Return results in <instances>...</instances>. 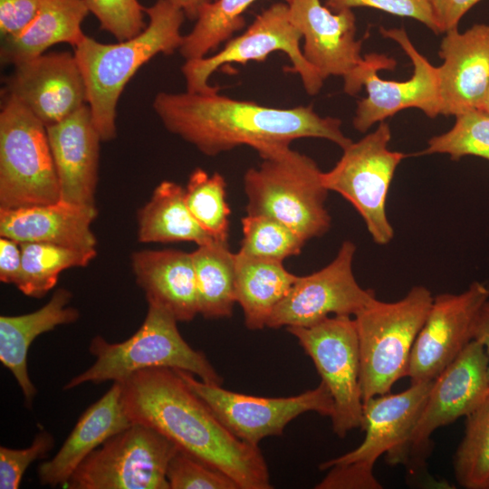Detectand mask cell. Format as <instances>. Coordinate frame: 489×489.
Listing matches in <instances>:
<instances>
[{
	"instance_id": "8fae6325",
	"label": "cell",
	"mask_w": 489,
	"mask_h": 489,
	"mask_svg": "<svg viewBox=\"0 0 489 489\" xmlns=\"http://www.w3.org/2000/svg\"><path fill=\"white\" fill-rule=\"evenodd\" d=\"M489 355L473 340L433 381L424 408L405 446L389 465H404L411 474L426 466L431 436L476 409L489 395Z\"/></svg>"
},
{
	"instance_id": "7a4b0ae2",
	"label": "cell",
	"mask_w": 489,
	"mask_h": 489,
	"mask_svg": "<svg viewBox=\"0 0 489 489\" xmlns=\"http://www.w3.org/2000/svg\"><path fill=\"white\" fill-rule=\"evenodd\" d=\"M120 382L132 423L157 430L177 448L227 475L239 489L272 488L259 447L235 436L176 369H146Z\"/></svg>"
},
{
	"instance_id": "d6986e66",
	"label": "cell",
	"mask_w": 489,
	"mask_h": 489,
	"mask_svg": "<svg viewBox=\"0 0 489 489\" xmlns=\"http://www.w3.org/2000/svg\"><path fill=\"white\" fill-rule=\"evenodd\" d=\"M290 18L303 39L306 61L325 80L345 79L363 62V40L356 39V17L352 9L332 12L320 0H291Z\"/></svg>"
},
{
	"instance_id": "ffe728a7",
	"label": "cell",
	"mask_w": 489,
	"mask_h": 489,
	"mask_svg": "<svg viewBox=\"0 0 489 489\" xmlns=\"http://www.w3.org/2000/svg\"><path fill=\"white\" fill-rule=\"evenodd\" d=\"M438 54L444 60L437 67L441 114L479 110L489 86V24L446 31Z\"/></svg>"
},
{
	"instance_id": "44dd1931",
	"label": "cell",
	"mask_w": 489,
	"mask_h": 489,
	"mask_svg": "<svg viewBox=\"0 0 489 489\" xmlns=\"http://www.w3.org/2000/svg\"><path fill=\"white\" fill-rule=\"evenodd\" d=\"M60 199L95 206L101 138L86 104L61 122L46 127Z\"/></svg>"
},
{
	"instance_id": "e575fe53",
	"label": "cell",
	"mask_w": 489,
	"mask_h": 489,
	"mask_svg": "<svg viewBox=\"0 0 489 489\" xmlns=\"http://www.w3.org/2000/svg\"><path fill=\"white\" fill-rule=\"evenodd\" d=\"M437 153L447 154L453 160L475 156L489 161V113L472 110L456 115L452 129L432 137L417 155Z\"/></svg>"
},
{
	"instance_id": "277c9868",
	"label": "cell",
	"mask_w": 489,
	"mask_h": 489,
	"mask_svg": "<svg viewBox=\"0 0 489 489\" xmlns=\"http://www.w3.org/2000/svg\"><path fill=\"white\" fill-rule=\"evenodd\" d=\"M148 304L143 323L129 339L112 343L97 335L91 340L89 350L94 363L69 380L63 390L90 382L123 381L150 368L186 370L206 383L222 385V378L206 356L183 339L174 315L159 304Z\"/></svg>"
},
{
	"instance_id": "9a60e30c",
	"label": "cell",
	"mask_w": 489,
	"mask_h": 489,
	"mask_svg": "<svg viewBox=\"0 0 489 489\" xmlns=\"http://www.w3.org/2000/svg\"><path fill=\"white\" fill-rule=\"evenodd\" d=\"M355 253V244L346 240L328 265L298 276L273 310L266 327H309L331 315L354 316L368 305L376 295L373 290L362 288L354 276Z\"/></svg>"
},
{
	"instance_id": "ab89813d",
	"label": "cell",
	"mask_w": 489,
	"mask_h": 489,
	"mask_svg": "<svg viewBox=\"0 0 489 489\" xmlns=\"http://www.w3.org/2000/svg\"><path fill=\"white\" fill-rule=\"evenodd\" d=\"M317 489H381L373 469L351 463L331 466Z\"/></svg>"
},
{
	"instance_id": "7bdbcfd3",
	"label": "cell",
	"mask_w": 489,
	"mask_h": 489,
	"mask_svg": "<svg viewBox=\"0 0 489 489\" xmlns=\"http://www.w3.org/2000/svg\"><path fill=\"white\" fill-rule=\"evenodd\" d=\"M22 268V250L20 243L0 237V280L4 283L16 284Z\"/></svg>"
},
{
	"instance_id": "d590c367",
	"label": "cell",
	"mask_w": 489,
	"mask_h": 489,
	"mask_svg": "<svg viewBox=\"0 0 489 489\" xmlns=\"http://www.w3.org/2000/svg\"><path fill=\"white\" fill-rule=\"evenodd\" d=\"M167 480L169 489H239L227 475L179 448L168 463Z\"/></svg>"
},
{
	"instance_id": "8d00e7d4",
	"label": "cell",
	"mask_w": 489,
	"mask_h": 489,
	"mask_svg": "<svg viewBox=\"0 0 489 489\" xmlns=\"http://www.w3.org/2000/svg\"><path fill=\"white\" fill-rule=\"evenodd\" d=\"M102 30L119 42L130 39L147 25L145 7L139 0H85Z\"/></svg>"
},
{
	"instance_id": "cb8c5ba5",
	"label": "cell",
	"mask_w": 489,
	"mask_h": 489,
	"mask_svg": "<svg viewBox=\"0 0 489 489\" xmlns=\"http://www.w3.org/2000/svg\"><path fill=\"white\" fill-rule=\"evenodd\" d=\"M132 269L148 302L167 309L177 321H190L198 313L191 253L180 250H142L133 253Z\"/></svg>"
},
{
	"instance_id": "7dc6e473",
	"label": "cell",
	"mask_w": 489,
	"mask_h": 489,
	"mask_svg": "<svg viewBox=\"0 0 489 489\" xmlns=\"http://www.w3.org/2000/svg\"><path fill=\"white\" fill-rule=\"evenodd\" d=\"M487 489H489V484H488V487H487Z\"/></svg>"
},
{
	"instance_id": "74e56055",
	"label": "cell",
	"mask_w": 489,
	"mask_h": 489,
	"mask_svg": "<svg viewBox=\"0 0 489 489\" xmlns=\"http://www.w3.org/2000/svg\"><path fill=\"white\" fill-rule=\"evenodd\" d=\"M54 446V437L45 430L38 432L28 447L0 446V488L17 489L31 464L46 457Z\"/></svg>"
},
{
	"instance_id": "3957f363",
	"label": "cell",
	"mask_w": 489,
	"mask_h": 489,
	"mask_svg": "<svg viewBox=\"0 0 489 489\" xmlns=\"http://www.w3.org/2000/svg\"><path fill=\"white\" fill-rule=\"evenodd\" d=\"M145 13L149 23L130 39L102 43L86 35L73 48L86 86L87 105L102 141L116 137L117 104L131 77L157 54H173L182 43L180 29L186 16L180 8L157 0Z\"/></svg>"
},
{
	"instance_id": "e0dca14e",
	"label": "cell",
	"mask_w": 489,
	"mask_h": 489,
	"mask_svg": "<svg viewBox=\"0 0 489 489\" xmlns=\"http://www.w3.org/2000/svg\"><path fill=\"white\" fill-rule=\"evenodd\" d=\"M2 94L22 103L45 127L87 104L85 82L74 53L55 52L14 65Z\"/></svg>"
},
{
	"instance_id": "f6af8a7d",
	"label": "cell",
	"mask_w": 489,
	"mask_h": 489,
	"mask_svg": "<svg viewBox=\"0 0 489 489\" xmlns=\"http://www.w3.org/2000/svg\"><path fill=\"white\" fill-rule=\"evenodd\" d=\"M180 8L186 18L197 20L200 9L214 0H165Z\"/></svg>"
},
{
	"instance_id": "b9f144b4",
	"label": "cell",
	"mask_w": 489,
	"mask_h": 489,
	"mask_svg": "<svg viewBox=\"0 0 489 489\" xmlns=\"http://www.w3.org/2000/svg\"><path fill=\"white\" fill-rule=\"evenodd\" d=\"M482 0H430L440 33L455 28L462 17Z\"/></svg>"
},
{
	"instance_id": "5b68a950",
	"label": "cell",
	"mask_w": 489,
	"mask_h": 489,
	"mask_svg": "<svg viewBox=\"0 0 489 489\" xmlns=\"http://www.w3.org/2000/svg\"><path fill=\"white\" fill-rule=\"evenodd\" d=\"M260 157V166L244 176L247 214L274 218L306 242L326 234L331 227L325 206L329 190L317 163L290 146Z\"/></svg>"
},
{
	"instance_id": "4fadbf2b",
	"label": "cell",
	"mask_w": 489,
	"mask_h": 489,
	"mask_svg": "<svg viewBox=\"0 0 489 489\" xmlns=\"http://www.w3.org/2000/svg\"><path fill=\"white\" fill-rule=\"evenodd\" d=\"M301 39V33L290 18L288 4L275 3L263 10L243 34L228 40L218 53L186 61L181 71L187 91H216L219 88L210 85L209 78L221 66L245 64L249 61L264 62L272 53L281 51L288 56L292 62L291 71L299 74L306 92L315 95L324 79L304 58Z\"/></svg>"
},
{
	"instance_id": "7c38bea8",
	"label": "cell",
	"mask_w": 489,
	"mask_h": 489,
	"mask_svg": "<svg viewBox=\"0 0 489 489\" xmlns=\"http://www.w3.org/2000/svg\"><path fill=\"white\" fill-rule=\"evenodd\" d=\"M312 359L332 400V430L344 437L363 429L359 339L354 317L332 315L309 327H288Z\"/></svg>"
},
{
	"instance_id": "f35d334b",
	"label": "cell",
	"mask_w": 489,
	"mask_h": 489,
	"mask_svg": "<svg viewBox=\"0 0 489 489\" xmlns=\"http://www.w3.org/2000/svg\"><path fill=\"white\" fill-rule=\"evenodd\" d=\"M332 12L356 7L375 8L397 16L415 19L435 34H440L430 0H326Z\"/></svg>"
},
{
	"instance_id": "f1b7e54d",
	"label": "cell",
	"mask_w": 489,
	"mask_h": 489,
	"mask_svg": "<svg viewBox=\"0 0 489 489\" xmlns=\"http://www.w3.org/2000/svg\"><path fill=\"white\" fill-rule=\"evenodd\" d=\"M198 313L206 319L232 316L235 299V254L228 242L214 240L191 253Z\"/></svg>"
},
{
	"instance_id": "7402d4cb",
	"label": "cell",
	"mask_w": 489,
	"mask_h": 489,
	"mask_svg": "<svg viewBox=\"0 0 489 489\" xmlns=\"http://www.w3.org/2000/svg\"><path fill=\"white\" fill-rule=\"evenodd\" d=\"M121 395V382L114 381L101 398L87 408L55 455L38 466L42 485L63 487L93 450L132 424L125 412Z\"/></svg>"
},
{
	"instance_id": "ac0fdd59",
	"label": "cell",
	"mask_w": 489,
	"mask_h": 489,
	"mask_svg": "<svg viewBox=\"0 0 489 489\" xmlns=\"http://www.w3.org/2000/svg\"><path fill=\"white\" fill-rule=\"evenodd\" d=\"M433 381L411 384L399 393L388 392L364 401L363 441L355 449L320 464V470L351 463L373 469L383 454L390 464L409 438Z\"/></svg>"
},
{
	"instance_id": "4dcf8cb0",
	"label": "cell",
	"mask_w": 489,
	"mask_h": 489,
	"mask_svg": "<svg viewBox=\"0 0 489 489\" xmlns=\"http://www.w3.org/2000/svg\"><path fill=\"white\" fill-rule=\"evenodd\" d=\"M257 0H214L200 9L178 49L186 61L201 59L245 26L244 13ZM289 3L291 0H282Z\"/></svg>"
},
{
	"instance_id": "1f68e13d",
	"label": "cell",
	"mask_w": 489,
	"mask_h": 489,
	"mask_svg": "<svg viewBox=\"0 0 489 489\" xmlns=\"http://www.w3.org/2000/svg\"><path fill=\"white\" fill-rule=\"evenodd\" d=\"M454 474L465 489H487L489 484V395L465 417L462 441L454 455Z\"/></svg>"
},
{
	"instance_id": "4316f807",
	"label": "cell",
	"mask_w": 489,
	"mask_h": 489,
	"mask_svg": "<svg viewBox=\"0 0 489 489\" xmlns=\"http://www.w3.org/2000/svg\"><path fill=\"white\" fill-rule=\"evenodd\" d=\"M297 277L284 268L283 262L235 254V299L249 330L266 327Z\"/></svg>"
},
{
	"instance_id": "ba28073f",
	"label": "cell",
	"mask_w": 489,
	"mask_h": 489,
	"mask_svg": "<svg viewBox=\"0 0 489 489\" xmlns=\"http://www.w3.org/2000/svg\"><path fill=\"white\" fill-rule=\"evenodd\" d=\"M385 38L394 40L407 53L413 64V74L403 82L379 78L380 69H393L396 62L385 55L369 54L344 80V91L357 94L365 86L367 96L358 101L353 127L366 132L376 122L408 108L421 110L429 118L441 114V100L437 67L415 48L404 28L379 27Z\"/></svg>"
},
{
	"instance_id": "52a82bcc",
	"label": "cell",
	"mask_w": 489,
	"mask_h": 489,
	"mask_svg": "<svg viewBox=\"0 0 489 489\" xmlns=\"http://www.w3.org/2000/svg\"><path fill=\"white\" fill-rule=\"evenodd\" d=\"M0 207L60 200V186L46 127L17 100L2 95Z\"/></svg>"
},
{
	"instance_id": "60d3db41",
	"label": "cell",
	"mask_w": 489,
	"mask_h": 489,
	"mask_svg": "<svg viewBox=\"0 0 489 489\" xmlns=\"http://www.w3.org/2000/svg\"><path fill=\"white\" fill-rule=\"evenodd\" d=\"M41 0H0L2 39L20 34L35 17Z\"/></svg>"
},
{
	"instance_id": "484cf974",
	"label": "cell",
	"mask_w": 489,
	"mask_h": 489,
	"mask_svg": "<svg viewBox=\"0 0 489 489\" xmlns=\"http://www.w3.org/2000/svg\"><path fill=\"white\" fill-rule=\"evenodd\" d=\"M89 13L85 0H41L29 25L20 34L2 39L1 62L14 66L60 43L74 48L86 36L82 24Z\"/></svg>"
},
{
	"instance_id": "f546056e",
	"label": "cell",
	"mask_w": 489,
	"mask_h": 489,
	"mask_svg": "<svg viewBox=\"0 0 489 489\" xmlns=\"http://www.w3.org/2000/svg\"><path fill=\"white\" fill-rule=\"evenodd\" d=\"M21 273L15 286L26 296L42 298L65 269L83 267L95 256V248H77L50 243H20Z\"/></svg>"
},
{
	"instance_id": "83f0119b",
	"label": "cell",
	"mask_w": 489,
	"mask_h": 489,
	"mask_svg": "<svg viewBox=\"0 0 489 489\" xmlns=\"http://www.w3.org/2000/svg\"><path fill=\"white\" fill-rule=\"evenodd\" d=\"M138 237L140 242H194L197 245L215 239L196 221L185 201V188L162 181L150 200L139 211Z\"/></svg>"
},
{
	"instance_id": "603a6c76",
	"label": "cell",
	"mask_w": 489,
	"mask_h": 489,
	"mask_svg": "<svg viewBox=\"0 0 489 489\" xmlns=\"http://www.w3.org/2000/svg\"><path fill=\"white\" fill-rule=\"evenodd\" d=\"M96 206L59 200L18 208L0 207V236L17 241L50 243L77 248H95L91 225Z\"/></svg>"
},
{
	"instance_id": "30bf717a",
	"label": "cell",
	"mask_w": 489,
	"mask_h": 489,
	"mask_svg": "<svg viewBox=\"0 0 489 489\" xmlns=\"http://www.w3.org/2000/svg\"><path fill=\"white\" fill-rule=\"evenodd\" d=\"M391 131L387 122L343 149L335 166L321 177L325 187L347 199L363 218L373 241L388 244L394 229L386 213L387 196L395 171L406 157L388 149Z\"/></svg>"
},
{
	"instance_id": "d6a6232c",
	"label": "cell",
	"mask_w": 489,
	"mask_h": 489,
	"mask_svg": "<svg viewBox=\"0 0 489 489\" xmlns=\"http://www.w3.org/2000/svg\"><path fill=\"white\" fill-rule=\"evenodd\" d=\"M225 177L196 168L185 188V201L198 225L215 240L227 242L230 208L225 199Z\"/></svg>"
},
{
	"instance_id": "9c48e42d",
	"label": "cell",
	"mask_w": 489,
	"mask_h": 489,
	"mask_svg": "<svg viewBox=\"0 0 489 489\" xmlns=\"http://www.w3.org/2000/svg\"><path fill=\"white\" fill-rule=\"evenodd\" d=\"M177 446L143 424L107 439L75 469L67 489H169L168 463Z\"/></svg>"
},
{
	"instance_id": "6da1fadb",
	"label": "cell",
	"mask_w": 489,
	"mask_h": 489,
	"mask_svg": "<svg viewBox=\"0 0 489 489\" xmlns=\"http://www.w3.org/2000/svg\"><path fill=\"white\" fill-rule=\"evenodd\" d=\"M152 106L169 132L209 157L243 145L262 156L302 138L328 139L342 149L352 142L342 132L340 119L321 117L312 106L273 108L235 100L218 91H161Z\"/></svg>"
},
{
	"instance_id": "ee69618b",
	"label": "cell",
	"mask_w": 489,
	"mask_h": 489,
	"mask_svg": "<svg viewBox=\"0 0 489 489\" xmlns=\"http://www.w3.org/2000/svg\"><path fill=\"white\" fill-rule=\"evenodd\" d=\"M474 340L481 342L489 355V300L483 305L477 316L474 328Z\"/></svg>"
},
{
	"instance_id": "bcb514c9",
	"label": "cell",
	"mask_w": 489,
	"mask_h": 489,
	"mask_svg": "<svg viewBox=\"0 0 489 489\" xmlns=\"http://www.w3.org/2000/svg\"><path fill=\"white\" fill-rule=\"evenodd\" d=\"M479 110L489 113V86H488L485 97L484 99V101Z\"/></svg>"
},
{
	"instance_id": "5bb4252c",
	"label": "cell",
	"mask_w": 489,
	"mask_h": 489,
	"mask_svg": "<svg viewBox=\"0 0 489 489\" xmlns=\"http://www.w3.org/2000/svg\"><path fill=\"white\" fill-rule=\"evenodd\" d=\"M176 370L235 436L253 446H258L264 437L281 436L287 424L302 414L316 412L331 417L333 413L331 395L322 381L296 396L264 398L228 390L188 371Z\"/></svg>"
},
{
	"instance_id": "836d02e7",
	"label": "cell",
	"mask_w": 489,
	"mask_h": 489,
	"mask_svg": "<svg viewBox=\"0 0 489 489\" xmlns=\"http://www.w3.org/2000/svg\"><path fill=\"white\" fill-rule=\"evenodd\" d=\"M243 238L239 253L283 262L301 253L306 241L280 221L266 216L246 215L241 220Z\"/></svg>"
},
{
	"instance_id": "8992f818",
	"label": "cell",
	"mask_w": 489,
	"mask_h": 489,
	"mask_svg": "<svg viewBox=\"0 0 489 489\" xmlns=\"http://www.w3.org/2000/svg\"><path fill=\"white\" fill-rule=\"evenodd\" d=\"M433 298L427 288L417 285L397 302L375 298L353 316L363 402L388 393L398 379L407 377L411 350Z\"/></svg>"
},
{
	"instance_id": "d4e9b609",
	"label": "cell",
	"mask_w": 489,
	"mask_h": 489,
	"mask_svg": "<svg viewBox=\"0 0 489 489\" xmlns=\"http://www.w3.org/2000/svg\"><path fill=\"white\" fill-rule=\"evenodd\" d=\"M72 298L69 290L59 288L45 305L33 312L0 317V361L14 377L27 408L37 393L28 374L29 348L39 335L79 319V311L69 306Z\"/></svg>"
},
{
	"instance_id": "2e32d148",
	"label": "cell",
	"mask_w": 489,
	"mask_h": 489,
	"mask_svg": "<svg viewBox=\"0 0 489 489\" xmlns=\"http://www.w3.org/2000/svg\"><path fill=\"white\" fill-rule=\"evenodd\" d=\"M489 288L473 282L461 293L433 298L413 345L407 377L411 384L434 380L474 340V328Z\"/></svg>"
}]
</instances>
